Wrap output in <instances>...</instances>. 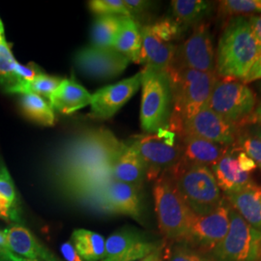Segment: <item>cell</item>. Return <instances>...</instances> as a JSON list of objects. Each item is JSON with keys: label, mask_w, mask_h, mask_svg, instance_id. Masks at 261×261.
Masks as SVG:
<instances>
[{"label": "cell", "mask_w": 261, "mask_h": 261, "mask_svg": "<svg viewBox=\"0 0 261 261\" xmlns=\"http://www.w3.org/2000/svg\"><path fill=\"white\" fill-rule=\"evenodd\" d=\"M123 144L108 129L82 130L56 151L54 174L73 195L96 196L113 179L112 165Z\"/></svg>", "instance_id": "cell-1"}, {"label": "cell", "mask_w": 261, "mask_h": 261, "mask_svg": "<svg viewBox=\"0 0 261 261\" xmlns=\"http://www.w3.org/2000/svg\"><path fill=\"white\" fill-rule=\"evenodd\" d=\"M259 54V47L247 17L229 18L223 29L217 48V75L221 79L242 82Z\"/></svg>", "instance_id": "cell-2"}, {"label": "cell", "mask_w": 261, "mask_h": 261, "mask_svg": "<svg viewBox=\"0 0 261 261\" xmlns=\"http://www.w3.org/2000/svg\"><path fill=\"white\" fill-rule=\"evenodd\" d=\"M167 75L172 96V111L167 126L180 136L183 123L208 106L219 76L212 73L173 67Z\"/></svg>", "instance_id": "cell-3"}, {"label": "cell", "mask_w": 261, "mask_h": 261, "mask_svg": "<svg viewBox=\"0 0 261 261\" xmlns=\"http://www.w3.org/2000/svg\"><path fill=\"white\" fill-rule=\"evenodd\" d=\"M153 195L161 233L168 244L184 242L194 212L179 194L170 170L156 179Z\"/></svg>", "instance_id": "cell-4"}, {"label": "cell", "mask_w": 261, "mask_h": 261, "mask_svg": "<svg viewBox=\"0 0 261 261\" xmlns=\"http://www.w3.org/2000/svg\"><path fill=\"white\" fill-rule=\"evenodd\" d=\"M170 171L179 194L195 214H209L223 201L211 168L179 162Z\"/></svg>", "instance_id": "cell-5"}, {"label": "cell", "mask_w": 261, "mask_h": 261, "mask_svg": "<svg viewBox=\"0 0 261 261\" xmlns=\"http://www.w3.org/2000/svg\"><path fill=\"white\" fill-rule=\"evenodd\" d=\"M141 73L140 125L143 132L154 134L168 125L172 107L171 89L167 73L145 67Z\"/></svg>", "instance_id": "cell-6"}, {"label": "cell", "mask_w": 261, "mask_h": 261, "mask_svg": "<svg viewBox=\"0 0 261 261\" xmlns=\"http://www.w3.org/2000/svg\"><path fill=\"white\" fill-rule=\"evenodd\" d=\"M130 145L144 163L148 180H156L164 172L171 170L182 158L177 135L168 126L154 134L135 137Z\"/></svg>", "instance_id": "cell-7"}, {"label": "cell", "mask_w": 261, "mask_h": 261, "mask_svg": "<svg viewBox=\"0 0 261 261\" xmlns=\"http://www.w3.org/2000/svg\"><path fill=\"white\" fill-rule=\"evenodd\" d=\"M207 107L225 121L237 127L248 124L256 107V97L252 89L241 81L219 79Z\"/></svg>", "instance_id": "cell-8"}, {"label": "cell", "mask_w": 261, "mask_h": 261, "mask_svg": "<svg viewBox=\"0 0 261 261\" xmlns=\"http://www.w3.org/2000/svg\"><path fill=\"white\" fill-rule=\"evenodd\" d=\"M260 250L261 232L248 224L230 205L227 234L208 253L217 261H259Z\"/></svg>", "instance_id": "cell-9"}, {"label": "cell", "mask_w": 261, "mask_h": 261, "mask_svg": "<svg viewBox=\"0 0 261 261\" xmlns=\"http://www.w3.org/2000/svg\"><path fill=\"white\" fill-rule=\"evenodd\" d=\"M230 204L223 199L221 204L206 215L194 213L184 243L201 252H210L221 242L229 228Z\"/></svg>", "instance_id": "cell-10"}, {"label": "cell", "mask_w": 261, "mask_h": 261, "mask_svg": "<svg viewBox=\"0 0 261 261\" xmlns=\"http://www.w3.org/2000/svg\"><path fill=\"white\" fill-rule=\"evenodd\" d=\"M171 67L217 74L213 40L206 23L195 25L190 37L177 47Z\"/></svg>", "instance_id": "cell-11"}, {"label": "cell", "mask_w": 261, "mask_h": 261, "mask_svg": "<svg viewBox=\"0 0 261 261\" xmlns=\"http://www.w3.org/2000/svg\"><path fill=\"white\" fill-rule=\"evenodd\" d=\"M164 247L163 242L136 229L123 228L106 240L101 261H139Z\"/></svg>", "instance_id": "cell-12"}, {"label": "cell", "mask_w": 261, "mask_h": 261, "mask_svg": "<svg viewBox=\"0 0 261 261\" xmlns=\"http://www.w3.org/2000/svg\"><path fill=\"white\" fill-rule=\"evenodd\" d=\"M77 70L94 80H111L126 70L130 61L113 48L85 47L75 55Z\"/></svg>", "instance_id": "cell-13"}, {"label": "cell", "mask_w": 261, "mask_h": 261, "mask_svg": "<svg viewBox=\"0 0 261 261\" xmlns=\"http://www.w3.org/2000/svg\"><path fill=\"white\" fill-rule=\"evenodd\" d=\"M236 127L225 121L208 107L183 123L180 137L194 136L220 145H231L235 141Z\"/></svg>", "instance_id": "cell-14"}, {"label": "cell", "mask_w": 261, "mask_h": 261, "mask_svg": "<svg viewBox=\"0 0 261 261\" xmlns=\"http://www.w3.org/2000/svg\"><path fill=\"white\" fill-rule=\"evenodd\" d=\"M141 85V73L117 84L108 85L91 97V116L96 119H110L127 103Z\"/></svg>", "instance_id": "cell-15"}, {"label": "cell", "mask_w": 261, "mask_h": 261, "mask_svg": "<svg viewBox=\"0 0 261 261\" xmlns=\"http://www.w3.org/2000/svg\"><path fill=\"white\" fill-rule=\"evenodd\" d=\"M140 193L141 189L112 179L96 196L107 211L126 215L140 222L142 218Z\"/></svg>", "instance_id": "cell-16"}, {"label": "cell", "mask_w": 261, "mask_h": 261, "mask_svg": "<svg viewBox=\"0 0 261 261\" xmlns=\"http://www.w3.org/2000/svg\"><path fill=\"white\" fill-rule=\"evenodd\" d=\"M176 48L172 43H165L156 37L149 25L141 27L140 64L168 73L173 64Z\"/></svg>", "instance_id": "cell-17"}, {"label": "cell", "mask_w": 261, "mask_h": 261, "mask_svg": "<svg viewBox=\"0 0 261 261\" xmlns=\"http://www.w3.org/2000/svg\"><path fill=\"white\" fill-rule=\"evenodd\" d=\"M3 231L11 251L20 257L28 260L60 261L24 226L15 224Z\"/></svg>", "instance_id": "cell-18"}, {"label": "cell", "mask_w": 261, "mask_h": 261, "mask_svg": "<svg viewBox=\"0 0 261 261\" xmlns=\"http://www.w3.org/2000/svg\"><path fill=\"white\" fill-rule=\"evenodd\" d=\"M182 141L180 162L187 165L213 167L227 153L226 146L194 136H183Z\"/></svg>", "instance_id": "cell-19"}, {"label": "cell", "mask_w": 261, "mask_h": 261, "mask_svg": "<svg viewBox=\"0 0 261 261\" xmlns=\"http://www.w3.org/2000/svg\"><path fill=\"white\" fill-rule=\"evenodd\" d=\"M112 174L113 180L142 189L147 169L136 150L124 143L112 165Z\"/></svg>", "instance_id": "cell-20"}, {"label": "cell", "mask_w": 261, "mask_h": 261, "mask_svg": "<svg viewBox=\"0 0 261 261\" xmlns=\"http://www.w3.org/2000/svg\"><path fill=\"white\" fill-rule=\"evenodd\" d=\"M91 97L84 86L71 77L62 81L48 101L53 109L63 114H71L90 105Z\"/></svg>", "instance_id": "cell-21"}, {"label": "cell", "mask_w": 261, "mask_h": 261, "mask_svg": "<svg viewBox=\"0 0 261 261\" xmlns=\"http://www.w3.org/2000/svg\"><path fill=\"white\" fill-rule=\"evenodd\" d=\"M234 210L254 229L261 232V188L252 183L226 195Z\"/></svg>", "instance_id": "cell-22"}, {"label": "cell", "mask_w": 261, "mask_h": 261, "mask_svg": "<svg viewBox=\"0 0 261 261\" xmlns=\"http://www.w3.org/2000/svg\"><path fill=\"white\" fill-rule=\"evenodd\" d=\"M211 170L214 173L218 186L225 195L235 193L252 183L250 173L241 170L237 160L229 152L211 167Z\"/></svg>", "instance_id": "cell-23"}, {"label": "cell", "mask_w": 261, "mask_h": 261, "mask_svg": "<svg viewBox=\"0 0 261 261\" xmlns=\"http://www.w3.org/2000/svg\"><path fill=\"white\" fill-rule=\"evenodd\" d=\"M113 49L130 61L140 64L141 27L133 18H125L113 44Z\"/></svg>", "instance_id": "cell-24"}, {"label": "cell", "mask_w": 261, "mask_h": 261, "mask_svg": "<svg viewBox=\"0 0 261 261\" xmlns=\"http://www.w3.org/2000/svg\"><path fill=\"white\" fill-rule=\"evenodd\" d=\"M71 243L84 261H101L105 255L106 240L103 236L86 229H75Z\"/></svg>", "instance_id": "cell-25"}, {"label": "cell", "mask_w": 261, "mask_h": 261, "mask_svg": "<svg viewBox=\"0 0 261 261\" xmlns=\"http://www.w3.org/2000/svg\"><path fill=\"white\" fill-rule=\"evenodd\" d=\"M171 8L180 25H196L211 14L213 4L203 0H174L171 1Z\"/></svg>", "instance_id": "cell-26"}, {"label": "cell", "mask_w": 261, "mask_h": 261, "mask_svg": "<svg viewBox=\"0 0 261 261\" xmlns=\"http://www.w3.org/2000/svg\"><path fill=\"white\" fill-rule=\"evenodd\" d=\"M19 108L28 119L39 125L53 126L56 123L54 109L39 95L31 93L20 95Z\"/></svg>", "instance_id": "cell-27"}, {"label": "cell", "mask_w": 261, "mask_h": 261, "mask_svg": "<svg viewBox=\"0 0 261 261\" xmlns=\"http://www.w3.org/2000/svg\"><path fill=\"white\" fill-rule=\"evenodd\" d=\"M122 16H100L94 20L91 28L92 47L112 48L124 19Z\"/></svg>", "instance_id": "cell-28"}, {"label": "cell", "mask_w": 261, "mask_h": 261, "mask_svg": "<svg viewBox=\"0 0 261 261\" xmlns=\"http://www.w3.org/2000/svg\"><path fill=\"white\" fill-rule=\"evenodd\" d=\"M0 219L19 223V199L7 168L0 176Z\"/></svg>", "instance_id": "cell-29"}, {"label": "cell", "mask_w": 261, "mask_h": 261, "mask_svg": "<svg viewBox=\"0 0 261 261\" xmlns=\"http://www.w3.org/2000/svg\"><path fill=\"white\" fill-rule=\"evenodd\" d=\"M62 79L58 76H53L47 74H42L30 82L24 84H17L5 90L7 93L11 94H36L39 96H45L47 99L55 93L58 86L62 83Z\"/></svg>", "instance_id": "cell-30"}, {"label": "cell", "mask_w": 261, "mask_h": 261, "mask_svg": "<svg viewBox=\"0 0 261 261\" xmlns=\"http://www.w3.org/2000/svg\"><path fill=\"white\" fill-rule=\"evenodd\" d=\"M218 12L224 17L261 15V0H224L219 1Z\"/></svg>", "instance_id": "cell-31"}, {"label": "cell", "mask_w": 261, "mask_h": 261, "mask_svg": "<svg viewBox=\"0 0 261 261\" xmlns=\"http://www.w3.org/2000/svg\"><path fill=\"white\" fill-rule=\"evenodd\" d=\"M167 249L168 261H217L208 252H201L184 242L170 243Z\"/></svg>", "instance_id": "cell-32"}, {"label": "cell", "mask_w": 261, "mask_h": 261, "mask_svg": "<svg viewBox=\"0 0 261 261\" xmlns=\"http://www.w3.org/2000/svg\"><path fill=\"white\" fill-rule=\"evenodd\" d=\"M17 60L12 54L11 47L5 37L0 39V84L7 90L17 84L14 76V66Z\"/></svg>", "instance_id": "cell-33"}, {"label": "cell", "mask_w": 261, "mask_h": 261, "mask_svg": "<svg viewBox=\"0 0 261 261\" xmlns=\"http://www.w3.org/2000/svg\"><path fill=\"white\" fill-rule=\"evenodd\" d=\"M90 11L97 16H122L132 18L123 0H92L88 3Z\"/></svg>", "instance_id": "cell-34"}, {"label": "cell", "mask_w": 261, "mask_h": 261, "mask_svg": "<svg viewBox=\"0 0 261 261\" xmlns=\"http://www.w3.org/2000/svg\"><path fill=\"white\" fill-rule=\"evenodd\" d=\"M149 27L153 34L165 43H171L181 33V25L175 19H160Z\"/></svg>", "instance_id": "cell-35"}, {"label": "cell", "mask_w": 261, "mask_h": 261, "mask_svg": "<svg viewBox=\"0 0 261 261\" xmlns=\"http://www.w3.org/2000/svg\"><path fill=\"white\" fill-rule=\"evenodd\" d=\"M42 74H43L42 70L34 63H30L28 65H22L17 61L14 66V76L17 81V84L30 83L34 81L38 75Z\"/></svg>", "instance_id": "cell-36"}, {"label": "cell", "mask_w": 261, "mask_h": 261, "mask_svg": "<svg viewBox=\"0 0 261 261\" xmlns=\"http://www.w3.org/2000/svg\"><path fill=\"white\" fill-rule=\"evenodd\" d=\"M239 143L243 152L252 159L257 167L261 168V140L254 136H244L239 140Z\"/></svg>", "instance_id": "cell-37"}, {"label": "cell", "mask_w": 261, "mask_h": 261, "mask_svg": "<svg viewBox=\"0 0 261 261\" xmlns=\"http://www.w3.org/2000/svg\"><path fill=\"white\" fill-rule=\"evenodd\" d=\"M0 261H35L28 260L15 254L11 251L3 230H0Z\"/></svg>", "instance_id": "cell-38"}, {"label": "cell", "mask_w": 261, "mask_h": 261, "mask_svg": "<svg viewBox=\"0 0 261 261\" xmlns=\"http://www.w3.org/2000/svg\"><path fill=\"white\" fill-rule=\"evenodd\" d=\"M123 1L133 19H135L134 18L135 15H140L144 13L151 6V2L149 1H143V0H123Z\"/></svg>", "instance_id": "cell-39"}, {"label": "cell", "mask_w": 261, "mask_h": 261, "mask_svg": "<svg viewBox=\"0 0 261 261\" xmlns=\"http://www.w3.org/2000/svg\"><path fill=\"white\" fill-rule=\"evenodd\" d=\"M236 160L238 162L239 168H241V170L244 172H247V173L251 174L252 171H254L257 168L256 163L243 151L238 154V156L236 157Z\"/></svg>", "instance_id": "cell-40"}, {"label": "cell", "mask_w": 261, "mask_h": 261, "mask_svg": "<svg viewBox=\"0 0 261 261\" xmlns=\"http://www.w3.org/2000/svg\"><path fill=\"white\" fill-rule=\"evenodd\" d=\"M258 80H261V53L259 56H257L254 63L252 64L248 75H246V77L243 80L242 83L248 84Z\"/></svg>", "instance_id": "cell-41"}, {"label": "cell", "mask_w": 261, "mask_h": 261, "mask_svg": "<svg viewBox=\"0 0 261 261\" xmlns=\"http://www.w3.org/2000/svg\"><path fill=\"white\" fill-rule=\"evenodd\" d=\"M247 19L261 53V15H252L247 17Z\"/></svg>", "instance_id": "cell-42"}, {"label": "cell", "mask_w": 261, "mask_h": 261, "mask_svg": "<svg viewBox=\"0 0 261 261\" xmlns=\"http://www.w3.org/2000/svg\"><path fill=\"white\" fill-rule=\"evenodd\" d=\"M60 250L62 255L67 261H84L79 255V253L75 251V247L71 242L63 243Z\"/></svg>", "instance_id": "cell-43"}, {"label": "cell", "mask_w": 261, "mask_h": 261, "mask_svg": "<svg viewBox=\"0 0 261 261\" xmlns=\"http://www.w3.org/2000/svg\"><path fill=\"white\" fill-rule=\"evenodd\" d=\"M248 123H252V124H259L261 125V103H258L254 111L252 112L250 119Z\"/></svg>", "instance_id": "cell-44"}, {"label": "cell", "mask_w": 261, "mask_h": 261, "mask_svg": "<svg viewBox=\"0 0 261 261\" xmlns=\"http://www.w3.org/2000/svg\"><path fill=\"white\" fill-rule=\"evenodd\" d=\"M139 261H163V247Z\"/></svg>", "instance_id": "cell-45"}, {"label": "cell", "mask_w": 261, "mask_h": 261, "mask_svg": "<svg viewBox=\"0 0 261 261\" xmlns=\"http://www.w3.org/2000/svg\"><path fill=\"white\" fill-rule=\"evenodd\" d=\"M254 137H255V138H257L258 140H261V129L256 130V133H255Z\"/></svg>", "instance_id": "cell-46"}, {"label": "cell", "mask_w": 261, "mask_h": 261, "mask_svg": "<svg viewBox=\"0 0 261 261\" xmlns=\"http://www.w3.org/2000/svg\"><path fill=\"white\" fill-rule=\"evenodd\" d=\"M0 34H4V25L0 19Z\"/></svg>", "instance_id": "cell-47"}, {"label": "cell", "mask_w": 261, "mask_h": 261, "mask_svg": "<svg viewBox=\"0 0 261 261\" xmlns=\"http://www.w3.org/2000/svg\"><path fill=\"white\" fill-rule=\"evenodd\" d=\"M5 169H6V168H5L3 165H1V164H0V176L3 174V172H4V170H5Z\"/></svg>", "instance_id": "cell-48"}, {"label": "cell", "mask_w": 261, "mask_h": 261, "mask_svg": "<svg viewBox=\"0 0 261 261\" xmlns=\"http://www.w3.org/2000/svg\"><path fill=\"white\" fill-rule=\"evenodd\" d=\"M2 38H4V34H0V39H2Z\"/></svg>", "instance_id": "cell-49"}, {"label": "cell", "mask_w": 261, "mask_h": 261, "mask_svg": "<svg viewBox=\"0 0 261 261\" xmlns=\"http://www.w3.org/2000/svg\"><path fill=\"white\" fill-rule=\"evenodd\" d=\"M258 88H259V90L261 91V83L259 84V85H258Z\"/></svg>", "instance_id": "cell-50"}, {"label": "cell", "mask_w": 261, "mask_h": 261, "mask_svg": "<svg viewBox=\"0 0 261 261\" xmlns=\"http://www.w3.org/2000/svg\"><path fill=\"white\" fill-rule=\"evenodd\" d=\"M259 261H261V250H260V258H259Z\"/></svg>", "instance_id": "cell-51"}]
</instances>
